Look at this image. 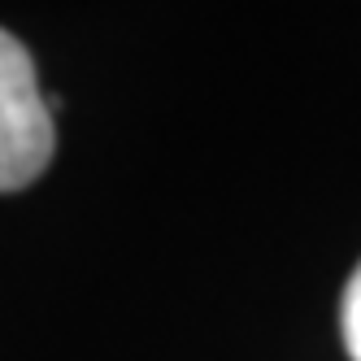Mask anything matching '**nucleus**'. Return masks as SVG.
<instances>
[{
    "instance_id": "nucleus-1",
    "label": "nucleus",
    "mask_w": 361,
    "mask_h": 361,
    "mask_svg": "<svg viewBox=\"0 0 361 361\" xmlns=\"http://www.w3.org/2000/svg\"><path fill=\"white\" fill-rule=\"evenodd\" d=\"M57 126L27 44L0 27V192H22L48 170Z\"/></svg>"
},
{
    "instance_id": "nucleus-2",
    "label": "nucleus",
    "mask_w": 361,
    "mask_h": 361,
    "mask_svg": "<svg viewBox=\"0 0 361 361\" xmlns=\"http://www.w3.org/2000/svg\"><path fill=\"white\" fill-rule=\"evenodd\" d=\"M340 331H344V353L348 361H361V266L344 283V300H340Z\"/></svg>"
}]
</instances>
